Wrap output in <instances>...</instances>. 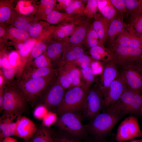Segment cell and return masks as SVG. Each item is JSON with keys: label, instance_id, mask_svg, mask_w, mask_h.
I'll return each instance as SVG.
<instances>
[{"label": "cell", "instance_id": "6da1fadb", "mask_svg": "<svg viewBox=\"0 0 142 142\" xmlns=\"http://www.w3.org/2000/svg\"><path fill=\"white\" fill-rule=\"evenodd\" d=\"M111 52L112 61L118 70L131 68L141 74L142 71V48L123 46L112 43L107 48Z\"/></svg>", "mask_w": 142, "mask_h": 142}, {"label": "cell", "instance_id": "7a4b0ae2", "mask_svg": "<svg viewBox=\"0 0 142 142\" xmlns=\"http://www.w3.org/2000/svg\"><path fill=\"white\" fill-rule=\"evenodd\" d=\"M121 117V115L105 109L84 126L87 133L94 139H104Z\"/></svg>", "mask_w": 142, "mask_h": 142}, {"label": "cell", "instance_id": "3957f363", "mask_svg": "<svg viewBox=\"0 0 142 142\" xmlns=\"http://www.w3.org/2000/svg\"><path fill=\"white\" fill-rule=\"evenodd\" d=\"M58 70L45 76L21 80L17 83L16 86L23 95L27 102L33 104L42 92L55 80Z\"/></svg>", "mask_w": 142, "mask_h": 142}, {"label": "cell", "instance_id": "277c9868", "mask_svg": "<svg viewBox=\"0 0 142 142\" xmlns=\"http://www.w3.org/2000/svg\"><path fill=\"white\" fill-rule=\"evenodd\" d=\"M142 107V98L140 92L126 88L118 100L106 109L122 116L127 114H138L141 112Z\"/></svg>", "mask_w": 142, "mask_h": 142}, {"label": "cell", "instance_id": "5b68a950", "mask_svg": "<svg viewBox=\"0 0 142 142\" xmlns=\"http://www.w3.org/2000/svg\"><path fill=\"white\" fill-rule=\"evenodd\" d=\"M89 89L85 85L70 88L65 93L62 102L56 109L57 113L60 115L67 112H76L82 109Z\"/></svg>", "mask_w": 142, "mask_h": 142}, {"label": "cell", "instance_id": "8992f818", "mask_svg": "<svg viewBox=\"0 0 142 142\" xmlns=\"http://www.w3.org/2000/svg\"><path fill=\"white\" fill-rule=\"evenodd\" d=\"M26 102L16 85L3 86L2 110L4 112L22 114L26 109Z\"/></svg>", "mask_w": 142, "mask_h": 142}, {"label": "cell", "instance_id": "52a82bcc", "mask_svg": "<svg viewBox=\"0 0 142 142\" xmlns=\"http://www.w3.org/2000/svg\"><path fill=\"white\" fill-rule=\"evenodd\" d=\"M60 115L57 124L64 133L77 138H83L87 135L85 126L76 112H67Z\"/></svg>", "mask_w": 142, "mask_h": 142}, {"label": "cell", "instance_id": "ba28073f", "mask_svg": "<svg viewBox=\"0 0 142 142\" xmlns=\"http://www.w3.org/2000/svg\"><path fill=\"white\" fill-rule=\"evenodd\" d=\"M142 136L137 118L131 115L120 124L117 130L115 139L117 142H124Z\"/></svg>", "mask_w": 142, "mask_h": 142}, {"label": "cell", "instance_id": "9c48e42d", "mask_svg": "<svg viewBox=\"0 0 142 142\" xmlns=\"http://www.w3.org/2000/svg\"><path fill=\"white\" fill-rule=\"evenodd\" d=\"M104 97L98 89H89L86 96L82 109L84 116L92 120L103 109Z\"/></svg>", "mask_w": 142, "mask_h": 142}, {"label": "cell", "instance_id": "30bf717a", "mask_svg": "<svg viewBox=\"0 0 142 142\" xmlns=\"http://www.w3.org/2000/svg\"><path fill=\"white\" fill-rule=\"evenodd\" d=\"M86 18L84 15H70L63 22L57 25V27L51 35L50 39L55 40H63L70 36Z\"/></svg>", "mask_w": 142, "mask_h": 142}, {"label": "cell", "instance_id": "8fae6325", "mask_svg": "<svg viewBox=\"0 0 142 142\" xmlns=\"http://www.w3.org/2000/svg\"><path fill=\"white\" fill-rule=\"evenodd\" d=\"M119 71L118 77L126 88L140 92L142 90V75L139 71L131 68L123 69Z\"/></svg>", "mask_w": 142, "mask_h": 142}, {"label": "cell", "instance_id": "7c38bea8", "mask_svg": "<svg viewBox=\"0 0 142 142\" xmlns=\"http://www.w3.org/2000/svg\"><path fill=\"white\" fill-rule=\"evenodd\" d=\"M22 114L4 112L0 118V142L6 137L14 135L17 123Z\"/></svg>", "mask_w": 142, "mask_h": 142}, {"label": "cell", "instance_id": "4fadbf2b", "mask_svg": "<svg viewBox=\"0 0 142 142\" xmlns=\"http://www.w3.org/2000/svg\"><path fill=\"white\" fill-rule=\"evenodd\" d=\"M65 90L56 82L49 88L44 99V104L47 109L56 108L61 104Z\"/></svg>", "mask_w": 142, "mask_h": 142}, {"label": "cell", "instance_id": "5bb4252c", "mask_svg": "<svg viewBox=\"0 0 142 142\" xmlns=\"http://www.w3.org/2000/svg\"><path fill=\"white\" fill-rule=\"evenodd\" d=\"M106 62L102 72L101 85L98 89L102 94L104 99L111 83L117 78L119 74L117 67L112 61Z\"/></svg>", "mask_w": 142, "mask_h": 142}, {"label": "cell", "instance_id": "9a60e30c", "mask_svg": "<svg viewBox=\"0 0 142 142\" xmlns=\"http://www.w3.org/2000/svg\"><path fill=\"white\" fill-rule=\"evenodd\" d=\"M126 88L123 82L118 77L114 80L104 98L103 109L108 108L115 104L119 99Z\"/></svg>", "mask_w": 142, "mask_h": 142}, {"label": "cell", "instance_id": "2e32d148", "mask_svg": "<svg viewBox=\"0 0 142 142\" xmlns=\"http://www.w3.org/2000/svg\"><path fill=\"white\" fill-rule=\"evenodd\" d=\"M38 129L32 121L26 116H21L17 123L14 135L27 141L32 138Z\"/></svg>", "mask_w": 142, "mask_h": 142}, {"label": "cell", "instance_id": "e0dca14e", "mask_svg": "<svg viewBox=\"0 0 142 142\" xmlns=\"http://www.w3.org/2000/svg\"><path fill=\"white\" fill-rule=\"evenodd\" d=\"M85 54L82 44H64L60 60V66L72 62Z\"/></svg>", "mask_w": 142, "mask_h": 142}, {"label": "cell", "instance_id": "ac0fdd59", "mask_svg": "<svg viewBox=\"0 0 142 142\" xmlns=\"http://www.w3.org/2000/svg\"><path fill=\"white\" fill-rule=\"evenodd\" d=\"M57 27L41 20L33 24L28 32L31 38L44 39L50 37Z\"/></svg>", "mask_w": 142, "mask_h": 142}, {"label": "cell", "instance_id": "d6986e66", "mask_svg": "<svg viewBox=\"0 0 142 142\" xmlns=\"http://www.w3.org/2000/svg\"><path fill=\"white\" fill-rule=\"evenodd\" d=\"M91 19L85 18L69 37L62 41L64 44H82L92 23Z\"/></svg>", "mask_w": 142, "mask_h": 142}, {"label": "cell", "instance_id": "ffe728a7", "mask_svg": "<svg viewBox=\"0 0 142 142\" xmlns=\"http://www.w3.org/2000/svg\"><path fill=\"white\" fill-rule=\"evenodd\" d=\"M39 21V19L35 17H31L24 16L14 10L11 18L8 24L28 32L33 24Z\"/></svg>", "mask_w": 142, "mask_h": 142}, {"label": "cell", "instance_id": "44dd1931", "mask_svg": "<svg viewBox=\"0 0 142 142\" xmlns=\"http://www.w3.org/2000/svg\"><path fill=\"white\" fill-rule=\"evenodd\" d=\"M110 22L100 13H97L94 18L92 24L97 33L102 45L106 41Z\"/></svg>", "mask_w": 142, "mask_h": 142}, {"label": "cell", "instance_id": "7402d4cb", "mask_svg": "<svg viewBox=\"0 0 142 142\" xmlns=\"http://www.w3.org/2000/svg\"><path fill=\"white\" fill-rule=\"evenodd\" d=\"M123 16L118 13L110 22L107 38L109 44L113 42L116 37L125 29Z\"/></svg>", "mask_w": 142, "mask_h": 142}, {"label": "cell", "instance_id": "603a6c76", "mask_svg": "<svg viewBox=\"0 0 142 142\" xmlns=\"http://www.w3.org/2000/svg\"><path fill=\"white\" fill-rule=\"evenodd\" d=\"M113 43L121 46L142 48V41L140 38L125 29Z\"/></svg>", "mask_w": 142, "mask_h": 142}, {"label": "cell", "instance_id": "cb8c5ba5", "mask_svg": "<svg viewBox=\"0 0 142 142\" xmlns=\"http://www.w3.org/2000/svg\"><path fill=\"white\" fill-rule=\"evenodd\" d=\"M31 38L28 32L10 25L7 27L6 34L2 38L0 39V42H5L8 39H10L14 45L19 43L24 42Z\"/></svg>", "mask_w": 142, "mask_h": 142}, {"label": "cell", "instance_id": "d4e9b609", "mask_svg": "<svg viewBox=\"0 0 142 142\" xmlns=\"http://www.w3.org/2000/svg\"><path fill=\"white\" fill-rule=\"evenodd\" d=\"M64 44L62 41L53 40L50 37L45 52L51 62L56 61L62 57Z\"/></svg>", "mask_w": 142, "mask_h": 142}, {"label": "cell", "instance_id": "484cf974", "mask_svg": "<svg viewBox=\"0 0 142 142\" xmlns=\"http://www.w3.org/2000/svg\"><path fill=\"white\" fill-rule=\"evenodd\" d=\"M57 0H41L37 5L34 13L39 20L45 21L47 16L55 6Z\"/></svg>", "mask_w": 142, "mask_h": 142}, {"label": "cell", "instance_id": "4316f807", "mask_svg": "<svg viewBox=\"0 0 142 142\" xmlns=\"http://www.w3.org/2000/svg\"><path fill=\"white\" fill-rule=\"evenodd\" d=\"M90 56L94 60L108 62L112 61V54L110 50L103 45H98L89 50Z\"/></svg>", "mask_w": 142, "mask_h": 142}, {"label": "cell", "instance_id": "83f0119b", "mask_svg": "<svg viewBox=\"0 0 142 142\" xmlns=\"http://www.w3.org/2000/svg\"><path fill=\"white\" fill-rule=\"evenodd\" d=\"M31 142H57V137L48 127L43 126L38 128Z\"/></svg>", "mask_w": 142, "mask_h": 142}, {"label": "cell", "instance_id": "f1b7e54d", "mask_svg": "<svg viewBox=\"0 0 142 142\" xmlns=\"http://www.w3.org/2000/svg\"><path fill=\"white\" fill-rule=\"evenodd\" d=\"M97 2L100 13L109 22L118 14L110 0H98Z\"/></svg>", "mask_w": 142, "mask_h": 142}, {"label": "cell", "instance_id": "f546056e", "mask_svg": "<svg viewBox=\"0 0 142 142\" xmlns=\"http://www.w3.org/2000/svg\"><path fill=\"white\" fill-rule=\"evenodd\" d=\"M60 66L70 75L72 80V87L85 85L82 80V76L81 70L77 66L71 63H69Z\"/></svg>", "mask_w": 142, "mask_h": 142}, {"label": "cell", "instance_id": "4dcf8cb0", "mask_svg": "<svg viewBox=\"0 0 142 142\" xmlns=\"http://www.w3.org/2000/svg\"><path fill=\"white\" fill-rule=\"evenodd\" d=\"M14 0H0V24H8L13 11Z\"/></svg>", "mask_w": 142, "mask_h": 142}, {"label": "cell", "instance_id": "1f68e13d", "mask_svg": "<svg viewBox=\"0 0 142 142\" xmlns=\"http://www.w3.org/2000/svg\"><path fill=\"white\" fill-rule=\"evenodd\" d=\"M58 70L52 67L34 68L33 70L28 69L27 72H24L22 75L21 80H27L45 76Z\"/></svg>", "mask_w": 142, "mask_h": 142}, {"label": "cell", "instance_id": "d6a6232c", "mask_svg": "<svg viewBox=\"0 0 142 142\" xmlns=\"http://www.w3.org/2000/svg\"><path fill=\"white\" fill-rule=\"evenodd\" d=\"M49 38L41 40L36 43L29 56V57L27 60L26 66L31 63L33 59H34L37 58L45 52Z\"/></svg>", "mask_w": 142, "mask_h": 142}, {"label": "cell", "instance_id": "836d02e7", "mask_svg": "<svg viewBox=\"0 0 142 142\" xmlns=\"http://www.w3.org/2000/svg\"><path fill=\"white\" fill-rule=\"evenodd\" d=\"M126 12L131 18H134L142 13V0H124Z\"/></svg>", "mask_w": 142, "mask_h": 142}, {"label": "cell", "instance_id": "e575fe53", "mask_svg": "<svg viewBox=\"0 0 142 142\" xmlns=\"http://www.w3.org/2000/svg\"><path fill=\"white\" fill-rule=\"evenodd\" d=\"M87 1L73 0L66 8L64 12L70 15H84V12L85 6L84 3Z\"/></svg>", "mask_w": 142, "mask_h": 142}, {"label": "cell", "instance_id": "d590c367", "mask_svg": "<svg viewBox=\"0 0 142 142\" xmlns=\"http://www.w3.org/2000/svg\"><path fill=\"white\" fill-rule=\"evenodd\" d=\"M70 15L65 12L53 10L47 16L45 21L51 25L60 24L66 20Z\"/></svg>", "mask_w": 142, "mask_h": 142}, {"label": "cell", "instance_id": "8d00e7d4", "mask_svg": "<svg viewBox=\"0 0 142 142\" xmlns=\"http://www.w3.org/2000/svg\"><path fill=\"white\" fill-rule=\"evenodd\" d=\"M82 44L89 49L96 46L102 45L100 42L97 33L93 28L92 24Z\"/></svg>", "mask_w": 142, "mask_h": 142}, {"label": "cell", "instance_id": "74e56055", "mask_svg": "<svg viewBox=\"0 0 142 142\" xmlns=\"http://www.w3.org/2000/svg\"><path fill=\"white\" fill-rule=\"evenodd\" d=\"M56 82L65 90L72 87V80L69 74L60 66Z\"/></svg>", "mask_w": 142, "mask_h": 142}, {"label": "cell", "instance_id": "f35d334b", "mask_svg": "<svg viewBox=\"0 0 142 142\" xmlns=\"http://www.w3.org/2000/svg\"><path fill=\"white\" fill-rule=\"evenodd\" d=\"M41 40L39 38H31L24 42L23 46L18 51L20 56L23 58L28 57L35 45Z\"/></svg>", "mask_w": 142, "mask_h": 142}, {"label": "cell", "instance_id": "ab89813d", "mask_svg": "<svg viewBox=\"0 0 142 142\" xmlns=\"http://www.w3.org/2000/svg\"><path fill=\"white\" fill-rule=\"evenodd\" d=\"M98 9L97 0H88L84 12V16L88 18H94L97 13Z\"/></svg>", "mask_w": 142, "mask_h": 142}, {"label": "cell", "instance_id": "60d3db41", "mask_svg": "<svg viewBox=\"0 0 142 142\" xmlns=\"http://www.w3.org/2000/svg\"><path fill=\"white\" fill-rule=\"evenodd\" d=\"M29 64H32L34 68H42L52 67V63L51 61L44 52L28 65Z\"/></svg>", "mask_w": 142, "mask_h": 142}, {"label": "cell", "instance_id": "b9f144b4", "mask_svg": "<svg viewBox=\"0 0 142 142\" xmlns=\"http://www.w3.org/2000/svg\"><path fill=\"white\" fill-rule=\"evenodd\" d=\"M130 33L138 37L142 33V13L131 22Z\"/></svg>", "mask_w": 142, "mask_h": 142}, {"label": "cell", "instance_id": "7bdbcfd3", "mask_svg": "<svg viewBox=\"0 0 142 142\" xmlns=\"http://www.w3.org/2000/svg\"><path fill=\"white\" fill-rule=\"evenodd\" d=\"M82 74L85 81V86L88 89L94 80V75L90 67L81 70Z\"/></svg>", "mask_w": 142, "mask_h": 142}, {"label": "cell", "instance_id": "ee69618b", "mask_svg": "<svg viewBox=\"0 0 142 142\" xmlns=\"http://www.w3.org/2000/svg\"><path fill=\"white\" fill-rule=\"evenodd\" d=\"M57 120L56 114L49 111L43 119L42 124L43 126L49 127L57 121Z\"/></svg>", "mask_w": 142, "mask_h": 142}, {"label": "cell", "instance_id": "f6af8a7d", "mask_svg": "<svg viewBox=\"0 0 142 142\" xmlns=\"http://www.w3.org/2000/svg\"><path fill=\"white\" fill-rule=\"evenodd\" d=\"M19 54L18 52L13 51L11 52L8 57V61L13 67L16 69L19 67L21 66L20 64L19 61Z\"/></svg>", "mask_w": 142, "mask_h": 142}, {"label": "cell", "instance_id": "bcb514c9", "mask_svg": "<svg viewBox=\"0 0 142 142\" xmlns=\"http://www.w3.org/2000/svg\"><path fill=\"white\" fill-rule=\"evenodd\" d=\"M48 109L44 105H40L35 109L33 113L34 116L36 118L43 119L48 112Z\"/></svg>", "mask_w": 142, "mask_h": 142}, {"label": "cell", "instance_id": "7dc6e473", "mask_svg": "<svg viewBox=\"0 0 142 142\" xmlns=\"http://www.w3.org/2000/svg\"><path fill=\"white\" fill-rule=\"evenodd\" d=\"M110 1L120 14H123L126 12V10L124 0H110Z\"/></svg>", "mask_w": 142, "mask_h": 142}, {"label": "cell", "instance_id": "c3c4849f", "mask_svg": "<svg viewBox=\"0 0 142 142\" xmlns=\"http://www.w3.org/2000/svg\"><path fill=\"white\" fill-rule=\"evenodd\" d=\"M16 68L12 67L2 69V74L4 79L7 80L12 79L16 73Z\"/></svg>", "mask_w": 142, "mask_h": 142}, {"label": "cell", "instance_id": "681fc988", "mask_svg": "<svg viewBox=\"0 0 142 142\" xmlns=\"http://www.w3.org/2000/svg\"><path fill=\"white\" fill-rule=\"evenodd\" d=\"M73 0H57L54 9L59 11H64Z\"/></svg>", "mask_w": 142, "mask_h": 142}, {"label": "cell", "instance_id": "f907efd6", "mask_svg": "<svg viewBox=\"0 0 142 142\" xmlns=\"http://www.w3.org/2000/svg\"><path fill=\"white\" fill-rule=\"evenodd\" d=\"M75 138L64 133L57 137V142H79Z\"/></svg>", "mask_w": 142, "mask_h": 142}, {"label": "cell", "instance_id": "816d5d0a", "mask_svg": "<svg viewBox=\"0 0 142 142\" xmlns=\"http://www.w3.org/2000/svg\"><path fill=\"white\" fill-rule=\"evenodd\" d=\"M94 60L90 55L85 54L71 63L77 67L80 64L86 62H92Z\"/></svg>", "mask_w": 142, "mask_h": 142}, {"label": "cell", "instance_id": "f5cc1de1", "mask_svg": "<svg viewBox=\"0 0 142 142\" xmlns=\"http://www.w3.org/2000/svg\"><path fill=\"white\" fill-rule=\"evenodd\" d=\"M100 61L94 60L91 63L90 67L94 75L100 73L102 71Z\"/></svg>", "mask_w": 142, "mask_h": 142}, {"label": "cell", "instance_id": "db71d44e", "mask_svg": "<svg viewBox=\"0 0 142 142\" xmlns=\"http://www.w3.org/2000/svg\"><path fill=\"white\" fill-rule=\"evenodd\" d=\"M0 67L2 69L9 68L12 67L8 61V58L5 55L0 58Z\"/></svg>", "mask_w": 142, "mask_h": 142}, {"label": "cell", "instance_id": "11a10c76", "mask_svg": "<svg viewBox=\"0 0 142 142\" xmlns=\"http://www.w3.org/2000/svg\"><path fill=\"white\" fill-rule=\"evenodd\" d=\"M6 24H0V39L2 38L6 35L7 29Z\"/></svg>", "mask_w": 142, "mask_h": 142}, {"label": "cell", "instance_id": "9f6ffc18", "mask_svg": "<svg viewBox=\"0 0 142 142\" xmlns=\"http://www.w3.org/2000/svg\"><path fill=\"white\" fill-rule=\"evenodd\" d=\"M1 142H18L14 138L11 136L6 137Z\"/></svg>", "mask_w": 142, "mask_h": 142}, {"label": "cell", "instance_id": "6f0895ef", "mask_svg": "<svg viewBox=\"0 0 142 142\" xmlns=\"http://www.w3.org/2000/svg\"><path fill=\"white\" fill-rule=\"evenodd\" d=\"M90 142H112L111 141L104 140V139H94Z\"/></svg>", "mask_w": 142, "mask_h": 142}, {"label": "cell", "instance_id": "680465c9", "mask_svg": "<svg viewBox=\"0 0 142 142\" xmlns=\"http://www.w3.org/2000/svg\"><path fill=\"white\" fill-rule=\"evenodd\" d=\"M4 77L2 75H0V88H2V86L3 82L4 80Z\"/></svg>", "mask_w": 142, "mask_h": 142}, {"label": "cell", "instance_id": "91938a15", "mask_svg": "<svg viewBox=\"0 0 142 142\" xmlns=\"http://www.w3.org/2000/svg\"><path fill=\"white\" fill-rule=\"evenodd\" d=\"M129 142H140L139 140L134 139L129 141Z\"/></svg>", "mask_w": 142, "mask_h": 142}, {"label": "cell", "instance_id": "94428289", "mask_svg": "<svg viewBox=\"0 0 142 142\" xmlns=\"http://www.w3.org/2000/svg\"><path fill=\"white\" fill-rule=\"evenodd\" d=\"M138 37L140 38L141 40L142 41V33Z\"/></svg>", "mask_w": 142, "mask_h": 142}, {"label": "cell", "instance_id": "6125c7cd", "mask_svg": "<svg viewBox=\"0 0 142 142\" xmlns=\"http://www.w3.org/2000/svg\"><path fill=\"white\" fill-rule=\"evenodd\" d=\"M140 93L141 95V97L142 98V90H141V91Z\"/></svg>", "mask_w": 142, "mask_h": 142}, {"label": "cell", "instance_id": "be15d7a7", "mask_svg": "<svg viewBox=\"0 0 142 142\" xmlns=\"http://www.w3.org/2000/svg\"><path fill=\"white\" fill-rule=\"evenodd\" d=\"M140 142H142V139L139 140Z\"/></svg>", "mask_w": 142, "mask_h": 142}, {"label": "cell", "instance_id": "e7e4bbea", "mask_svg": "<svg viewBox=\"0 0 142 142\" xmlns=\"http://www.w3.org/2000/svg\"><path fill=\"white\" fill-rule=\"evenodd\" d=\"M141 60H142V55L141 56ZM141 75H142V72H141Z\"/></svg>", "mask_w": 142, "mask_h": 142}, {"label": "cell", "instance_id": "03108f58", "mask_svg": "<svg viewBox=\"0 0 142 142\" xmlns=\"http://www.w3.org/2000/svg\"><path fill=\"white\" fill-rule=\"evenodd\" d=\"M141 113H142V107L141 108Z\"/></svg>", "mask_w": 142, "mask_h": 142}]
</instances>
